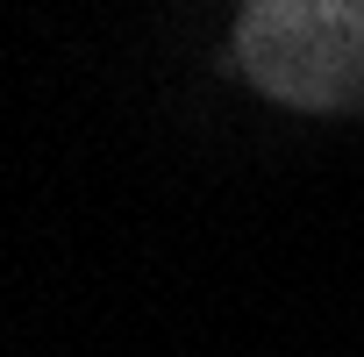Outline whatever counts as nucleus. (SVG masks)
I'll return each mask as SVG.
<instances>
[{
	"instance_id": "1",
	"label": "nucleus",
	"mask_w": 364,
	"mask_h": 357,
	"mask_svg": "<svg viewBox=\"0 0 364 357\" xmlns=\"http://www.w3.org/2000/svg\"><path fill=\"white\" fill-rule=\"evenodd\" d=\"M236 65L279 107L357 114L364 107V0H243Z\"/></svg>"
}]
</instances>
